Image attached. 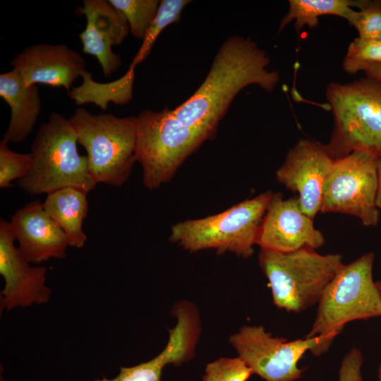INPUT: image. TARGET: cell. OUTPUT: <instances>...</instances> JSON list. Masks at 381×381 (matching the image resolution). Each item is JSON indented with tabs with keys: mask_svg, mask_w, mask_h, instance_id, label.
<instances>
[{
	"mask_svg": "<svg viewBox=\"0 0 381 381\" xmlns=\"http://www.w3.org/2000/svg\"><path fill=\"white\" fill-rule=\"evenodd\" d=\"M78 137L69 119L53 111L42 123L30 147L32 164L28 173L16 181L30 195H47L72 187L87 193L97 186L86 155L78 150Z\"/></svg>",
	"mask_w": 381,
	"mask_h": 381,
	"instance_id": "cell-2",
	"label": "cell"
},
{
	"mask_svg": "<svg viewBox=\"0 0 381 381\" xmlns=\"http://www.w3.org/2000/svg\"><path fill=\"white\" fill-rule=\"evenodd\" d=\"M174 317L176 325L169 329L168 342L158 355L134 366H121L114 378L103 377L92 381H161L166 365L179 366L190 361L195 354L201 321L195 314L184 310L176 312Z\"/></svg>",
	"mask_w": 381,
	"mask_h": 381,
	"instance_id": "cell-17",
	"label": "cell"
},
{
	"mask_svg": "<svg viewBox=\"0 0 381 381\" xmlns=\"http://www.w3.org/2000/svg\"><path fill=\"white\" fill-rule=\"evenodd\" d=\"M358 8L349 24L359 38L381 41V0H361Z\"/></svg>",
	"mask_w": 381,
	"mask_h": 381,
	"instance_id": "cell-25",
	"label": "cell"
},
{
	"mask_svg": "<svg viewBox=\"0 0 381 381\" xmlns=\"http://www.w3.org/2000/svg\"><path fill=\"white\" fill-rule=\"evenodd\" d=\"M375 284H376V286L381 294V280H379V281H376L375 282Z\"/></svg>",
	"mask_w": 381,
	"mask_h": 381,
	"instance_id": "cell-32",
	"label": "cell"
},
{
	"mask_svg": "<svg viewBox=\"0 0 381 381\" xmlns=\"http://www.w3.org/2000/svg\"><path fill=\"white\" fill-rule=\"evenodd\" d=\"M361 0H289V8L282 18L279 28L281 32L288 24L294 20L297 32L308 26L310 28L318 25V18L322 16H336L350 21Z\"/></svg>",
	"mask_w": 381,
	"mask_h": 381,
	"instance_id": "cell-21",
	"label": "cell"
},
{
	"mask_svg": "<svg viewBox=\"0 0 381 381\" xmlns=\"http://www.w3.org/2000/svg\"><path fill=\"white\" fill-rule=\"evenodd\" d=\"M377 381H381V363L377 370Z\"/></svg>",
	"mask_w": 381,
	"mask_h": 381,
	"instance_id": "cell-31",
	"label": "cell"
},
{
	"mask_svg": "<svg viewBox=\"0 0 381 381\" xmlns=\"http://www.w3.org/2000/svg\"><path fill=\"white\" fill-rule=\"evenodd\" d=\"M258 261L274 304L294 313L318 304L344 265L340 254L320 255L310 248L286 253L261 248Z\"/></svg>",
	"mask_w": 381,
	"mask_h": 381,
	"instance_id": "cell-5",
	"label": "cell"
},
{
	"mask_svg": "<svg viewBox=\"0 0 381 381\" xmlns=\"http://www.w3.org/2000/svg\"><path fill=\"white\" fill-rule=\"evenodd\" d=\"M251 375V369L238 356L222 357L206 365L202 381H247Z\"/></svg>",
	"mask_w": 381,
	"mask_h": 381,
	"instance_id": "cell-27",
	"label": "cell"
},
{
	"mask_svg": "<svg viewBox=\"0 0 381 381\" xmlns=\"http://www.w3.org/2000/svg\"><path fill=\"white\" fill-rule=\"evenodd\" d=\"M272 195L268 190L220 213L176 223L171 228L169 240L190 253L214 249L217 254L248 258L254 253Z\"/></svg>",
	"mask_w": 381,
	"mask_h": 381,
	"instance_id": "cell-7",
	"label": "cell"
},
{
	"mask_svg": "<svg viewBox=\"0 0 381 381\" xmlns=\"http://www.w3.org/2000/svg\"><path fill=\"white\" fill-rule=\"evenodd\" d=\"M87 193L72 187L48 194L44 208L65 233L69 246L81 248L87 236L83 229L88 213Z\"/></svg>",
	"mask_w": 381,
	"mask_h": 381,
	"instance_id": "cell-19",
	"label": "cell"
},
{
	"mask_svg": "<svg viewBox=\"0 0 381 381\" xmlns=\"http://www.w3.org/2000/svg\"><path fill=\"white\" fill-rule=\"evenodd\" d=\"M363 355L353 348L344 357L339 370V381H363L362 376Z\"/></svg>",
	"mask_w": 381,
	"mask_h": 381,
	"instance_id": "cell-28",
	"label": "cell"
},
{
	"mask_svg": "<svg viewBox=\"0 0 381 381\" xmlns=\"http://www.w3.org/2000/svg\"><path fill=\"white\" fill-rule=\"evenodd\" d=\"M68 119L78 144L86 150L90 172L96 183L122 186L136 162V116L92 114L80 107Z\"/></svg>",
	"mask_w": 381,
	"mask_h": 381,
	"instance_id": "cell-8",
	"label": "cell"
},
{
	"mask_svg": "<svg viewBox=\"0 0 381 381\" xmlns=\"http://www.w3.org/2000/svg\"><path fill=\"white\" fill-rule=\"evenodd\" d=\"M11 65L27 85L63 87L68 92L86 70L83 57L64 44L30 45L18 54Z\"/></svg>",
	"mask_w": 381,
	"mask_h": 381,
	"instance_id": "cell-14",
	"label": "cell"
},
{
	"mask_svg": "<svg viewBox=\"0 0 381 381\" xmlns=\"http://www.w3.org/2000/svg\"><path fill=\"white\" fill-rule=\"evenodd\" d=\"M326 97L334 128L324 147L335 161L353 151L381 155V82L364 78L349 83H329Z\"/></svg>",
	"mask_w": 381,
	"mask_h": 381,
	"instance_id": "cell-4",
	"label": "cell"
},
{
	"mask_svg": "<svg viewBox=\"0 0 381 381\" xmlns=\"http://www.w3.org/2000/svg\"><path fill=\"white\" fill-rule=\"evenodd\" d=\"M375 204L379 210L381 211V155L378 158L377 164V190L376 194Z\"/></svg>",
	"mask_w": 381,
	"mask_h": 381,
	"instance_id": "cell-29",
	"label": "cell"
},
{
	"mask_svg": "<svg viewBox=\"0 0 381 381\" xmlns=\"http://www.w3.org/2000/svg\"><path fill=\"white\" fill-rule=\"evenodd\" d=\"M375 65H381V41L356 37L348 47L344 71L354 74Z\"/></svg>",
	"mask_w": 381,
	"mask_h": 381,
	"instance_id": "cell-24",
	"label": "cell"
},
{
	"mask_svg": "<svg viewBox=\"0 0 381 381\" xmlns=\"http://www.w3.org/2000/svg\"><path fill=\"white\" fill-rule=\"evenodd\" d=\"M214 138L183 123L168 107L142 111L136 116L135 158L142 167L143 185L152 190L170 181L184 161Z\"/></svg>",
	"mask_w": 381,
	"mask_h": 381,
	"instance_id": "cell-6",
	"label": "cell"
},
{
	"mask_svg": "<svg viewBox=\"0 0 381 381\" xmlns=\"http://www.w3.org/2000/svg\"><path fill=\"white\" fill-rule=\"evenodd\" d=\"M123 13L133 37L143 40L159 8V0H109Z\"/></svg>",
	"mask_w": 381,
	"mask_h": 381,
	"instance_id": "cell-23",
	"label": "cell"
},
{
	"mask_svg": "<svg viewBox=\"0 0 381 381\" xmlns=\"http://www.w3.org/2000/svg\"><path fill=\"white\" fill-rule=\"evenodd\" d=\"M190 2L189 0L160 1L157 15L129 68H135L147 58L161 32L169 25L180 21L182 11Z\"/></svg>",
	"mask_w": 381,
	"mask_h": 381,
	"instance_id": "cell-22",
	"label": "cell"
},
{
	"mask_svg": "<svg viewBox=\"0 0 381 381\" xmlns=\"http://www.w3.org/2000/svg\"><path fill=\"white\" fill-rule=\"evenodd\" d=\"M229 341L253 374L265 381H295L304 371L298 368V361L308 351L316 356L322 338L289 341L272 336L262 325H245L231 334Z\"/></svg>",
	"mask_w": 381,
	"mask_h": 381,
	"instance_id": "cell-10",
	"label": "cell"
},
{
	"mask_svg": "<svg viewBox=\"0 0 381 381\" xmlns=\"http://www.w3.org/2000/svg\"><path fill=\"white\" fill-rule=\"evenodd\" d=\"M267 53L248 37L233 35L219 47L205 80L183 103L172 109L183 123L202 129L214 137L238 93L250 85L272 92L279 80L269 71Z\"/></svg>",
	"mask_w": 381,
	"mask_h": 381,
	"instance_id": "cell-1",
	"label": "cell"
},
{
	"mask_svg": "<svg viewBox=\"0 0 381 381\" xmlns=\"http://www.w3.org/2000/svg\"><path fill=\"white\" fill-rule=\"evenodd\" d=\"M9 222L18 248L30 263L40 265L66 257L68 238L40 200L17 210Z\"/></svg>",
	"mask_w": 381,
	"mask_h": 381,
	"instance_id": "cell-15",
	"label": "cell"
},
{
	"mask_svg": "<svg viewBox=\"0 0 381 381\" xmlns=\"http://www.w3.org/2000/svg\"><path fill=\"white\" fill-rule=\"evenodd\" d=\"M325 241L322 233L315 228L313 219L302 211L298 198L284 199L282 193H272L256 245L260 248L286 253L303 248L316 250Z\"/></svg>",
	"mask_w": 381,
	"mask_h": 381,
	"instance_id": "cell-13",
	"label": "cell"
},
{
	"mask_svg": "<svg viewBox=\"0 0 381 381\" xmlns=\"http://www.w3.org/2000/svg\"><path fill=\"white\" fill-rule=\"evenodd\" d=\"M134 70L129 68L123 76L109 83H97L93 80L92 74L85 70L81 76L83 83L72 87L68 95L78 105L95 103L104 110L107 109L109 101L119 105L128 104L133 98Z\"/></svg>",
	"mask_w": 381,
	"mask_h": 381,
	"instance_id": "cell-20",
	"label": "cell"
},
{
	"mask_svg": "<svg viewBox=\"0 0 381 381\" xmlns=\"http://www.w3.org/2000/svg\"><path fill=\"white\" fill-rule=\"evenodd\" d=\"M334 162L324 144L301 139L276 171L277 181L298 193L302 211L313 219L321 210L325 185Z\"/></svg>",
	"mask_w": 381,
	"mask_h": 381,
	"instance_id": "cell-11",
	"label": "cell"
},
{
	"mask_svg": "<svg viewBox=\"0 0 381 381\" xmlns=\"http://www.w3.org/2000/svg\"><path fill=\"white\" fill-rule=\"evenodd\" d=\"M0 96L11 108L10 121L1 140L22 143L32 132L40 114L38 87L27 85L13 68L0 75Z\"/></svg>",
	"mask_w": 381,
	"mask_h": 381,
	"instance_id": "cell-18",
	"label": "cell"
},
{
	"mask_svg": "<svg viewBox=\"0 0 381 381\" xmlns=\"http://www.w3.org/2000/svg\"><path fill=\"white\" fill-rule=\"evenodd\" d=\"M79 11L86 18V26L79 35L83 52L98 60L104 75L116 72L122 64L120 55L112 51L130 32L128 22L121 12L106 0H83Z\"/></svg>",
	"mask_w": 381,
	"mask_h": 381,
	"instance_id": "cell-16",
	"label": "cell"
},
{
	"mask_svg": "<svg viewBox=\"0 0 381 381\" xmlns=\"http://www.w3.org/2000/svg\"><path fill=\"white\" fill-rule=\"evenodd\" d=\"M366 77L380 80L381 82V65L371 66L365 71Z\"/></svg>",
	"mask_w": 381,
	"mask_h": 381,
	"instance_id": "cell-30",
	"label": "cell"
},
{
	"mask_svg": "<svg viewBox=\"0 0 381 381\" xmlns=\"http://www.w3.org/2000/svg\"><path fill=\"white\" fill-rule=\"evenodd\" d=\"M374 260L370 252L344 265L326 287L306 335L322 338L316 356L329 349L348 322L381 317V294L373 277Z\"/></svg>",
	"mask_w": 381,
	"mask_h": 381,
	"instance_id": "cell-3",
	"label": "cell"
},
{
	"mask_svg": "<svg viewBox=\"0 0 381 381\" xmlns=\"http://www.w3.org/2000/svg\"><path fill=\"white\" fill-rule=\"evenodd\" d=\"M32 164L30 153L22 154L12 151L8 143L0 141V188L13 186L12 181L23 179Z\"/></svg>",
	"mask_w": 381,
	"mask_h": 381,
	"instance_id": "cell-26",
	"label": "cell"
},
{
	"mask_svg": "<svg viewBox=\"0 0 381 381\" xmlns=\"http://www.w3.org/2000/svg\"><path fill=\"white\" fill-rule=\"evenodd\" d=\"M378 158L374 153L356 150L335 160L325 185L320 212L350 214L365 226H377Z\"/></svg>",
	"mask_w": 381,
	"mask_h": 381,
	"instance_id": "cell-9",
	"label": "cell"
},
{
	"mask_svg": "<svg viewBox=\"0 0 381 381\" xmlns=\"http://www.w3.org/2000/svg\"><path fill=\"white\" fill-rule=\"evenodd\" d=\"M9 222L0 220V274L5 285L1 291L0 309L10 311L49 301L52 289L45 284V266L32 267L20 249Z\"/></svg>",
	"mask_w": 381,
	"mask_h": 381,
	"instance_id": "cell-12",
	"label": "cell"
}]
</instances>
